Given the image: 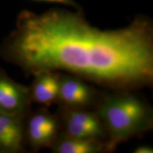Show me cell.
<instances>
[{"label":"cell","mask_w":153,"mask_h":153,"mask_svg":"<svg viewBox=\"0 0 153 153\" xmlns=\"http://www.w3.org/2000/svg\"><path fill=\"white\" fill-rule=\"evenodd\" d=\"M24 116L0 113V153H16L23 150Z\"/></svg>","instance_id":"obj_7"},{"label":"cell","mask_w":153,"mask_h":153,"mask_svg":"<svg viewBox=\"0 0 153 153\" xmlns=\"http://www.w3.org/2000/svg\"><path fill=\"white\" fill-rule=\"evenodd\" d=\"M59 107V118L65 133L78 138L107 142L108 134L97 112Z\"/></svg>","instance_id":"obj_3"},{"label":"cell","mask_w":153,"mask_h":153,"mask_svg":"<svg viewBox=\"0 0 153 153\" xmlns=\"http://www.w3.org/2000/svg\"><path fill=\"white\" fill-rule=\"evenodd\" d=\"M60 72H43L34 75L30 88V99L38 104L49 106L56 103Z\"/></svg>","instance_id":"obj_8"},{"label":"cell","mask_w":153,"mask_h":153,"mask_svg":"<svg viewBox=\"0 0 153 153\" xmlns=\"http://www.w3.org/2000/svg\"><path fill=\"white\" fill-rule=\"evenodd\" d=\"M134 91H114L97 103L96 112L106 130L111 152L121 143L153 128L152 107Z\"/></svg>","instance_id":"obj_2"},{"label":"cell","mask_w":153,"mask_h":153,"mask_svg":"<svg viewBox=\"0 0 153 153\" xmlns=\"http://www.w3.org/2000/svg\"><path fill=\"white\" fill-rule=\"evenodd\" d=\"M51 150L53 153H102L111 152L107 142L78 138L60 131Z\"/></svg>","instance_id":"obj_9"},{"label":"cell","mask_w":153,"mask_h":153,"mask_svg":"<svg viewBox=\"0 0 153 153\" xmlns=\"http://www.w3.org/2000/svg\"><path fill=\"white\" fill-rule=\"evenodd\" d=\"M31 101L29 87L17 83L0 72V113L24 116Z\"/></svg>","instance_id":"obj_6"},{"label":"cell","mask_w":153,"mask_h":153,"mask_svg":"<svg viewBox=\"0 0 153 153\" xmlns=\"http://www.w3.org/2000/svg\"><path fill=\"white\" fill-rule=\"evenodd\" d=\"M0 55L30 75L65 72L112 91H137L153 84V23L138 15L125 27L102 30L80 9L24 11Z\"/></svg>","instance_id":"obj_1"},{"label":"cell","mask_w":153,"mask_h":153,"mask_svg":"<svg viewBox=\"0 0 153 153\" xmlns=\"http://www.w3.org/2000/svg\"><path fill=\"white\" fill-rule=\"evenodd\" d=\"M61 127L59 116L41 108L30 114L25 131V137L34 150L51 148L56 140Z\"/></svg>","instance_id":"obj_5"},{"label":"cell","mask_w":153,"mask_h":153,"mask_svg":"<svg viewBox=\"0 0 153 153\" xmlns=\"http://www.w3.org/2000/svg\"><path fill=\"white\" fill-rule=\"evenodd\" d=\"M33 1H41V2H48V3H56L68 6V7H73L75 9H80L79 5L74 0H33Z\"/></svg>","instance_id":"obj_10"},{"label":"cell","mask_w":153,"mask_h":153,"mask_svg":"<svg viewBox=\"0 0 153 153\" xmlns=\"http://www.w3.org/2000/svg\"><path fill=\"white\" fill-rule=\"evenodd\" d=\"M133 153H152L153 148L148 145H140L133 150Z\"/></svg>","instance_id":"obj_11"},{"label":"cell","mask_w":153,"mask_h":153,"mask_svg":"<svg viewBox=\"0 0 153 153\" xmlns=\"http://www.w3.org/2000/svg\"><path fill=\"white\" fill-rule=\"evenodd\" d=\"M87 82L74 74L60 72L56 104L74 109H88L97 104L98 91Z\"/></svg>","instance_id":"obj_4"}]
</instances>
